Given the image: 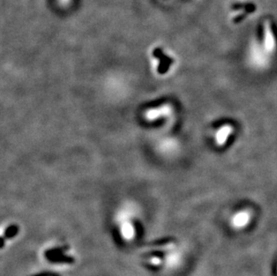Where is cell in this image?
Listing matches in <instances>:
<instances>
[{"mask_svg": "<svg viewBox=\"0 0 277 276\" xmlns=\"http://www.w3.org/2000/svg\"><path fill=\"white\" fill-rule=\"evenodd\" d=\"M250 220L248 216L246 214H242L235 216L234 219V226L235 228H243L247 225L248 222Z\"/></svg>", "mask_w": 277, "mask_h": 276, "instance_id": "obj_3", "label": "cell"}, {"mask_svg": "<svg viewBox=\"0 0 277 276\" xmlns=\"http://www.w3.org/2000/svg\"><path fill=\"white\" fill-rule=\"evenodd\" d=\"M172 242H174L172 238H162V240H156V242H152V243H150V245L152 246H165V245L172 243Z\"/></svg>", "mask_w": 277, "mask_h": 276, "instance_id": "obj_6", "label": "cell"}, {"mask_svg": "<svg viewBox=\"0 0 277 276\" xmlns=\"http://www.w3.org/2000/svg\"><path fill=\"white\" fill-rule=\"evenodd\" d=\"M164 256V254L162 252H152L148 254V256H157V258H162Z\"/></svg>", "mask_w": 277, "mask_h": 276, "instance_id": "obj_7", "label": "cell"}, {"mask_svg": "<svg viewBox=\"0 0 277 276\" xmlns=\"http://www.w3.org/2000/svg\"><path fill=\"white\" fill-rule=\"evenodd\" d=\"M18 232V226H10L8 229L6 230V235H4V238H11L14 237Z\"/></svg>", "mask_w": 277, "mask_h": 276, "instance_id": "obj_5", "label": "cell"}, {"mask_svg": "<svg viewBox=\"0 0 277 276\" xmlns=\"http://www.w3.org/2000/svg\"><path fill=\"white\" fill-rule=\"evenodd\" d=\"M47 258L52 263L73 264L74 262V259L73 258L63 254L50 256H48Z\"/></svg>", "mask_w": 277, "mask_h": 276, "instance_id": "obj_2", "label": "cell"}, {"mask_svg": "<svg viewBox=\"0 0 277 276\" xmlns=\"http://www.w3.org/2000/svg\"><path fill=\"white\" fill-rule=\"evenodd\" d=\"M68 250V248H56L48 250L46 251L45 256L48 258V256H50L62 254L64 251Z\"/></svg>", "mask_w": 277, "mask_h": 276, "instance_id": "obj_4", "label": "cell"}, {"mask_svg": "<svg viewBox=\"0 0 277 276\" xmlns=\"http://www.w3.org/2000/svg\"><path fill=\"white\" fill-rule=\"evenodd\" d=\"M264 42L268 50H272L274 47V36L273 30L269 26L268 22H264Z\"/></svg>", "mask_w": 277, "mask_h": 276, "instance_id": "obj_1", "label": "cell"}]
</instances>
